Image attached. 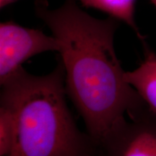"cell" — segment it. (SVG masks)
Returning a JSON list of instances; mask_svg holds the SVG:
<instances>
[{
  "label": "cell",
  "instance_id": "cell-7",
  "mask_svg": "<svg viewBox=\"0 0 156 156\" xmlns=\"http://www.w3.org/2000/svg\"><path fill=\"white\" fill-rule=\"evenodd\" d=\"M17 122L13 109L0 103V156H9L17 141Z\"/></svg>",
  "mask_w": 156,
  "mask_h": 156
},
{
  "label": "cell",
  "instance_id": "cell-4",
  "mask_svg": "<svg viewBox=\"0 0 156 156\" xmlns=\"http://www.w3.org/2000/svg\"><path fill=\"white\" fill-rule=\"evenodd\" d=\"M59 51V43L36 29L12 22L0 25V85L5 83L32 56L46 51Z\"/></svg>",
  "mask_w": 156,
  "mask_h": 156
},
{
  "label": "cell",
  "instance_id": "cell-8",
  "mask_svg": "<svg viewBox=\"0 0 156 156\" xmlns=\"http://www.w3.org/2000/svg\"><path fill=\"white\" fill-rule=\"evenodd\" d=\"M17 1V0H0V7L3 8V7H6L8 5L15 2Z\"/></svg>",
  "mask_w": 156,
  "mask_h": 156
},
{
  "label": "cell",
  "instance_id": "cell-6",
  "mask_svg": "<svg viewBox=\"0 0 156 156\" xmlns=\"http://www.w3.org/2000/svg\"><path fill=\"white\" fill-rule=\"evenodd\" d=\"M85 7L101 10L110 17L127 24L144 43V37L140 34L134 20L136 0H78Z\"/></svg>",
  "mask_w": 156,
  "mask_h": 156
},
{
  "label": "cell",
  "instance_id": "cell-5",
  "mask_svg": "<svg viewBox=\"0 0 156 156\" xmlns=\"http://www.w3.org/2000/svg\"><path fill=\"white\" fill-rule=\"evenodd\" d=\"M125 79L136 90L147 106L156 115V55L146 48L145 58L132 71L125 72Z\"/></svg>",
  "mask_w": 156,
  "mask_h": 156
},
{
  "label": "cell",
  "instance_id": "cell-2",
  "mask_svg": "<svg viewBox=\"0 0 156 156\" xmlns=\"http://www.w3.org/2000/svg\"><path fill=\"white\" fill-rule=\"evenodd\" d=\"M64 75L58 58L47 75L21 67L2 84L0 103L13 109L17 122L9 156H99L96 144L79 129L67 106Z\"/></svg>",
  "mask_w": 156,
  "mask_h": 156
},
{
  "label": "cell",
  "instance_id": "cell-3",
  "mask_svg": "<svg viewBox=\"0 0 156 156\" xmlns=\"http://www.w3.org/2000/svg\"><path fill=\"white\" fill-rule=\"evenodd\" d=\"M98 147L99 156H156V115L147 105L128 114Z\"/></svg>",
  "mask_w": 156,
  "mask_h": 156
},
{
  "label": "cell",
  "instance_id": "cell-1",
  "mask_svg": "<svg viewBox=\"0 0 156 156\" xmlns=\"http://www.w3.org/2000/svg\"><path fill=\"white\" fill-rule=\"evenodd\" d=\"M35 11L59 43L67 95L85 122L97 146L128 114L145 106L127 83L114 48L118 20L93 17L75 0L51 9L36 0Z\"/></svg>",
  "mask_w": 156,
  "mask_h": 156
},
{
  "label": "cell",
  "instance_id": "cell-9",
  "mask_svg": "<svg viewBox=\"0 0 156 156\" xmlns=\"http://www.w3.org/2000/svg\"><path fill=\"white\" fill-rule=\"evenodd\" d=\"M150 1H151V2H152V3H153V5H155V7H156V0H150Z\"/></svg>",
  "mask_w": 156,
  "mask_h": 156
}]
</instances>
